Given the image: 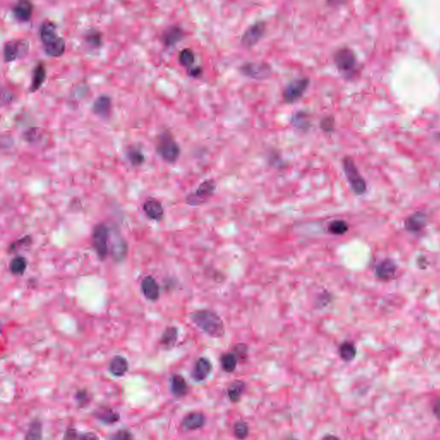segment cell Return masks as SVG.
<instances>
[{
	"instance_id": "1",
	"label": "cell",
	"mask_w": 440,
	"mask_h": 440,
	"mask_svg": "<svg viewBox=\"0 0 440 440\" xmlns=\"http://www.w3.org/2000/svg\"><path fill=\"white\" fill-rule=\"evenodd\" d=\"M190 319L197 328L214 339L223 337L225 324L219 316L210 310H199L191 313Z\"/></svg>"
},
{
	"instance_id": "2",
	"label": "cell",
	"mask_w": 440,
	"mask_h": 440,
	"mask_svg": "<svg viewBox=\"0 0 440 440\" xmlns=\"http://www.w3.org/2000/svg\"><path fill=\"white\" fill-rule=\"evenodd\" d=\"M40 37L43 49L47 55L59 58L65 52V41L58 33L56 24L50 20H46L41 24Z\"/></svg>"
},
{
	"instance_id": "3",
	"label": "cell",
	"mask_w": 440,
	"mask_h": 440,
	"mask_svg": "<svg viewBox=\"0 0 440 440\" xmlns=\"http://www.w3.org/2000/svg\"><path fill=\"white\" fill-rule=\"evenodd\" d=\"M157 153L163 160L169 164H174L178 160L181 155V148L171 132L165 131L159 135Z\"/></svg>"
},
{
	"instance_id": "4",
	"label": "cell",
	"mask_w": 440,
	"mask_h": 440,
	"mask_svg": "<svg viewBox=\"0 0 440 440\" xmlns=\"http://www.w3.org/2000/svg\"><path fill=\"white\" fill-rule=\"evenodd\" d=\"M342 167L346 180L353 192L357 195H362L366 191V182L358 172L355 163L350 157H345L342 160Z\"/></svg>"
},
{
	"instance_id": "5",
	"label": "cell",
	"mask_w": 440,
	"mask_h": 440,
	"mask_svg": "<svg viewBox=\"0 0 440 440\" xmlns=\"http://www.w3.org/2000/svg\"><path fill=\"white\" fill-rule=\"evenodd\" d=\"M109 238L110 232L109 227L105 224H98L95 226L91 243L95 251L101 260H105L109 253Z\"/></svg>"
},
{
	"instance_id": "6",
	"label": "cell",
	"mask_w": 440,
	"mask_h": 440,
	"mask_svg": "<svg viewBox=\"0 0 440 440\" xmlns=\"http://www.w3.org/2000/svg\"><path fill=\"white\" fill-rule=\"evenodd\" d=\"M216 183L213 180H205L196 190L186 197V202L191 206H198L206 202L214 194Z\"/></svg>"
},
{
	"instance_id": "7",
	"label": "cell",
	"mask_w": 440,
	"mask_h": 440,
	"mask_svg": "<svg viewBox=\"0 0 440 440\" xmlns=\"http://www.w3.org/2000/svg\"><path fill=\"white\" fill-rule=\"evenodd\" d=\"M335 66L341 74H350L356 67L355 53L349 47L339 48L334 54Z\"/></svg>"
},
{
	"instance_id": "8",
	"label": "cell",
	"mask_w": 440,
	"mask_h": 440,
	"mask_svg": "<svg viewBox=\"0 0 440 440\" xmlns=\"http://www.w3.org/2000/svg\"><path fill=\"white\" fill-rule=\"evenodd\" d=\"M239 70L244 77L255 80H267L272 74V67L266 62H247Z\"/></svg>"
},
{
	"instance_id": "9",
	"label": "cell",
	"mask_w": 440,
	"mask_h": 440,
	"mask_svg": "<svg viewBox=\"0 0 440 440\" xmlns=\"http://www.w3.org/2000/svg\"><path fill=\"white\" fill-rule=\"evenodd\" d=\"M30 43L26 40L16 39L6 41L4 46L3 55L5 62L14 61L23 58L29 52Z\"/></svg>"
},
{
	"instance_id": "10",
	"label": "cell",
	"mask_w": 440,
	"mask_h": 440,
	"mask_svg": "<svg viewBox=\"0 0 440 440\" xmlns=\"http://www.w3.org/2000/svg\"><path fill=\"white\" fill-rule=\"evenodd\" d=\"M310 83L311 81L309 78H302L289 83L282 93L284 102L288 104H291L300 100L305 94V91H307Z\"/></svg>"
},
{
	"instance_id": "11",
	"label": "cell",
	"mask_w": 440,
	"mask_h": 440,
	"mask_svg": "<svg viewBox=\"0 0 440 440\" xmlns=\"http://www.w3.org/2000/svg\"><path fill=\"white\" fill-rule=\"evenodd\" d=\"M267 29V24L264 21H257L250 25L242 35L241 44L245 48H251L257 44L263 37Z\"/></svg>"
},
{
	"instance_id": "12",
	"label": "cell",
	"mask_w": 440,
	"mask_h": 440,
	"mask_svg": "<svg viewBox=\"0 0 440 440\" xmlns=\"http://www.w3.org/2000/svg\"><path fill=\"white\" fill-rule=\"evenodd\" d=\"M34 6L30 1L21 0L12 7L14 18L20 23H28L32 18Z\"/></svg>"
},
{
	"instance_id": "13",
	"label": "cell",
	"mask_w": 440,
	"mask_h": 440,
	"mask_svg": "<svg viewBox=\"0 0 440 440\" xmlns=\"http://www.w3.org/2000/svg\"><path fill=\"white\" fill-rule=\"evenodd\" d=\"M141 290L144 298L150 301H157L160 296V287L153 276H146L141 281Z\"/></svg>"
},
{
	"instance_id": "14",
	"label": "cell",
	"mask_w": 440,
	"mask_h": 440,
	"mask_svg": "<svg viewBox=\"0 0 440 440\" xmlns=\"http://www.w3.org/2000/svg\"><path fill=\"white\" fill-rule=\"evenodd\" d=\"M144 214L151 219L159 221L164 217L165 212L162 203L155 198H148L143 204Z\"/></svg>"
},
{
	"instance_id": "15",
	"label": "cell",
	"mask_w": 440,
	"mask_h": 440,
	"mask_svg": "<svg viewBox=\"0 0 440 440\" xmlns=\"http://www.w3.org/2000/svg\"><path fill=\"white\" fill-rule=\"evenodd\" d=\"M404 226L406 230L411 233L421 232L426 226V215L423 211H416L406 218Z\"/></svg>"
},
{
	"instance_id": "16",
	"label": "cell",
	"mask_w": 440,
	"mask_h": 440,
	"mask_svg": "<svg viewBox=\"0 0 440 440\" xmlns=\"http://www.w3.org/2000/svg\"><path fill=\"white\" fill-rule=\"evenodd\" d=\"M212 370V364L208 358H200L195 362L192 373L193 379L196 382L204 381Z\"/></svg>"
},
{
	"instance_id": "17",
	"label": "cell",
	"mask_w": 440,
	"mask_h": 440,
	"mask_svg": "<svg viewBox=\"0 0 440 440\" xmlns=\"http://www.w3.org/2000/svg\"><path fill=\"white\" fill-rule=\"evenodd\" d=\"M397 266L391 259H385L376 267V275L382 280H390L396 274Z\"/></svg>"
},
{
	"instance_id": "18",
	"label": "cell",
	"mask_w": 440,
	"mask_h": 440,
	"mask_svg": "<svg viewBox=\"0 0 440 440\" xmlns=\"http://www.w3.org/2000/svg\"><path fill=\"white\" fill-rule=\"evenodd\" d=\"M184 36L182 28L176 25L169 27L162 35V41L166 47H173L177 44Z\"/></svg>"
},
{
	"instance_id": "19",
	"label": "cell",
	"mask_w": 440,
	"mask_h": 440,
	"mask_svg": "<svg viewBox=\"0 0 440 440\" xmlns=\"http://www.w3.org/2000/svg\"><path fill=\"white\" fill-rule=\"evenodd\" d=\"M92 109L95 114L100 117H109L112 109L111 98L106 95H102L97 97L93 103Z\"/></svg>"
},
{
	"instance_id": "20",
	"label": "cell",
	"mask_w": 440,
	"mask_h": 440,
	"mask_svg": "<svg viewBox=\"0 0 440 440\" xmlns=\"http://www.w3.org/2000/svg\"><path fill=\"white\" fill-rule=\"evenodd\" d=\"M205 423V418L204 414L198 413V412H194V413L187 414L183 418L182 425L183 428L189 430V431H194V430L203 427Z\"/></svg>"
},
{
	"instance_id": "21",
	"label": "cell",
	"mask_w": 440,
	"mask_h": 440,
	"mask_svg": "<svg viewBox=\"0 0 440 440\" xmlns=\"http://www.w3.org/2000/svg\"><path fill=\"white\" fill-rule=\"evenodd\" d=\"M47 78V70L42 62H39L33 70L32 80L30 85V91L36 92L41 88Z\"/></svg>"
},
{
	"instance_id": "22",
	"label": "cell",
	"mask_w": 440,
	"mask_h": 440,
	"mask_svg": "<svg viewBox=\"0 0 440 440\" xmlns=\"http://www.w3.org/2000/svg\"><path fill=\"white\" fill-rule=\"evenodd\" d=\"M129 368L128 362L123 356L115 355L112 358L109 363V372L115 377H122L125 375Z\"/></svg>"
},
{
	"instance_id": "23",
	"label": "cell",
	"mask_w": 440,
	"mask_h": 440,
	"mask_svg": "<svg viewBox=\"0 0 440 440\" xmlns=\"http://www.w3.org/2000/svg\"><path fill=\"white\" fill-rule=\"evenodd\" d=\"M171 391L176 397H183L188 393V385L184 378L179 374L171 378Z\"/></svg>"
},
{
	"instance_id": "24",
	"label": "cell",
	"mask_w": 440,
	"mask_h": 440,
	"mask_svg": "<svg viewBox=\"0 0 440 440\" xmlns=\"http://www.w3.org/2000/svg\"><path fill=\"white\" fill-rule=\"evenodd\" d=\"M178 339V329L176 327H168L162 335L160 343L166 349H171L176 345Z\"/></svg>"
},
{
	"instance_id": "25",
	"label": "cell",
	"mask_w": 440,
	"mask_h": 440,
	"mask_svg": "<svg viewBox=\"0 0 440 440\" xmlns=\"http://www.w3.org/2000/svg\"><path fill=\"white\" fill-rule=\"evenodd\" d=\"M111 255L115 261L120 262L123 261L127 252V247L125 241L121 238L115 239L110 248Z\"/></svg>"
},
{
	"instance_id": "26",
	"label": "cell",
	"mask_w": 440,
	"mask_h": 440,
	"mask_svg": "<svg viewBox=\"0 0 440 440\" xmlns=\"http://www.w3.org/2000/svg\"><path fill=\"white\" fill-rule=\"evenodd\" d=\"M291 124L297 129L307 131L311 126L308 114L305 111H298L291 117Z\"/></svg>"
},
{
	"instance_id": "27",
	"label": "cell",
	"mask_w": 440,
	"mask_h": 440,
	"mask_svg": "<svg viewBox=\"0 0 440 440\" xmlns=\"http://www.w3.org/2000/svg\"><path fill=\"white\" fill-rule=\"evenodd\" d=\"M245 384L240 380L232 382L227 390V395L231 402H238L240 401L241 396L244 393Z\"/></svg>"
},
{
	"instance_id": "28",
	"label": "cell",
	"mask_w": 440,
	"mask_h": 440,
	"mask_svg": "<svg viewBox=\"0 0 440 440\" xmlns=\"http://www.w3.org/2000/svg\"><path fill=\"white\" fill-rule=\"evenodd\" d=\"M64 440H99L94 432H81L75 429H68L64 435Z\"/></svg>"
},
{
	"instance_id": "29",
	"label": "cell",
	"mask_w": 440,
	"mask_h": 440,
	"mask_svg": "<svg viewBox=\"0 0 440 440\" xmlns=\"http://www.w3.org/2000/svg\"><path fill=\"white\" fill-rule=\"evenodd\" d=\"M28 261L24 256H16L12 259L9 264L11 273L14 275H22L27 269Z\"/></svg>"
},
{
	"instance_id": "30",
	"label": "cell",
	"mask_w": 440,
	"mask_h": 440,
	"mask_svg": "<svg viewBox=\"0 0 440 440\" xmlns=\"http://www.w3.org/2000/svg\"><path fill=\"white\" fill-rule=\"evenodd\" d=\"M339 353H340V358H342L346 362H350L353 360L357 354V349L355 346L352 342H343L340 345L339 347Z\"/></svg>"
},
{
	"instance_id": "31",
	"label": "cell",
	"mask_w": 440,
	"mask_h": 440,
	"mask_svg": "<svg viewBox=\"0 0 440 440\" xmlns=\"http://www.w3.org/2000/svg\"><path fill=\"white\" fill-rule=\"evenodd\" d=\"M97 418L105 424H113L119 420L120 415L111 408H103L97 411Z\"/></svg>"
},
{
	"instance_id": "32",
	"label": "cell",
	"mask_w": 440,
	"mask_h": 440,
	"mask_svg": "<svg viewBox=\"0 0 440 440\" xmlns=\"http://www.w3.org/2000/svg\"><path fill=\"white\" fill-rule=\"evenodd\" d=\"M220 363L226 373H232L235 371L238 364V357L236 356L235 353L227 352L222 355L220 358Z\"/></svg>"
},
{
	"instance_id": "33",
	"label": "cell",
	"mask_w": 440,
	"mask_h": 440,
	"mask_svg": "<svg viewBox=\"0 0 440 440\" xmlns=\"http://www.w3.org/2000/svg\"><path fill=\"white\" fill-rule=\"evenodd\" d=\"M178 60L182 66L188 68V70H189L195 61V55L190 48H184L178 54Z\"/></svg>"
},
{
	"instance_id": "34",
	"label": "cell",
	"mask_w": 440,
	"mask_h": 440,
	"mask_svg": "<svg viewBox=\"0 0 440 440\" xmlns=\"http://www.w3.org/2000/svg\"><path fill=\"white\" fill-rule=\"evenodd\" d=\"M41 433H42L41 423L39 420H34L28 429L25 440H41L42 437Z\"/></svg>"
},
{
	"instance_id": "35",
	"label": "cell",
	"mask_w": 440,
	"mask_h": 440,
	"mask_svg": "<svg viewBox=\"0 0 440 440\" xmlns=\"http://www.w3.org/2000/svg\"><path fill=\"white\" fill-rule=\"evenodd\" d=\"M126 158L133 166H140L144 162V155L136 148H131L126 151Z\"/></svg>"
},
{
	"instance_id": "36",
	"label": "cell",
	"mask_w": 440,
	"mask_h": 440,
	"mask_svg": "<svg viewBox=\"0 0 440 440\" xmlns=\"http://www.w3.org/2000/svg\"><path fill=\"white\" fill-rule=\"evenodd\" d=\"M85 41L91 47H99L103 43V35L98 30H91L85 34Z\"/></svg>"
},
{
	"instance_id": "37",
	"label": "cell",
	"mask_w": 440,
	"mask_h": 440,
	"mask_svg": "<svg viewBox=\"0 0 440 440\" xmlns=\"http://www.w3.org/2000/svg\"><path fill=\"white\" fill-rule=\"evenodd\" d=\"M328 230L334 235H343L348 231V225L344 220H335L330 223Z\"/></svg>"
},
{
	"instance_id": "38",
	"label": "cell",
	"mask_w": 440,
	"mask_h": 440,
	"mask_svg": "<svg viewBox=\"0 0 440 440\" xmlns=\"http://www.w3.org/2000/svg\"><path fill=\"white\" fill-rule=\"evenodd\" d=\"M250 432L249 425L243 420L238 421L234 425V434L239 440H244L248 437Z\"/></svg>"
},
{
	"instance_id": "39",
	"label": "cell",
	"mask_w": 440,
	"mask_h": 440,
	"mask_svg": "<svg viewBox=\"0 0 440 440\" xmlns=\"http://www.w3.org/2000/svg\"><path fill=\"white\" fill-rule=\"evenodd\" d=\"M31 243H32L31 237H30V236L24 237V238H21V239H18V241H16L14 243H12V244L10 245L9 248H8V252H16L17 250H20V248L27 246V245H29V244H31Z\"/></svg>"
},
{
	"instance_id": "40",
	"label": "cell",
	"mask_w": 440,
	"mask_h": 440,
	"mask_svg": "<svg viewBox=\"0 0 440 440\" xmlns=\"http://www.w3.org/2000/svg\"><path fill=\"white\" fill-rule=\"evenodd\" d=\"M320 127L323 132H333L335 130V117H333L332 115H328V116L323 117L321 120Z\"/></svg>"
},
{
	"instance_id": "41",
	"label": "cell",
	"mask_w": 440,
	"mask_h": 440,
	"mask_svg": "<svg viewBox=\"0 0 440 440\" xmlns=\"http://www.w3.org/2000/svg\"><path fill=\"white\" fill-rule=\"evenodd\" d=\"M110 440H133V437L129 431L123 429L112 435Z\"/></svg>"
},
{
	"instance_id": "42",
	"label": "cell",
	"mask_w": 440,
	"mask_h": 440,
	"mask_svg": "<svg viewBox=\"0 0 440 440\" xmlns=\"http://www.w3.org/2000/svg\"><path fill=\"white\" fill-rule=\"evenodd\" d=\"M247 350H248V348H247L246 345L239 344V345L236 346V356H237V357H238V356H241L242 358H244V356L247 354Z\"/></svg>"
},
{
	"instance_id": "43",
	"label": "cell",
	"mask_w": 440,
	"mask_h": 440,
	"mask_svg": "<svg viewBox=\"0 0 440 440\" xmlns=\"http://www.w3.org/2000/svg\"><path fill=\"white\" fill-rule=\"evenodd\" d=\"M203 70L200 66L197 67L191 68L188 70V74L189 76L192 78H199L202 75Z\"/></svg>"
},
{
	"instance_id": "44",
	"label": "cell",
	"mask_w": 440,
	"mask_h": 440,
	"mask_svg": "<svg viewBox=\"0 0 440 440\" xmlns=\"http://www.w3.org/2000/svg\"><path fill=\"white\" fill-rule=\"evenodd\" d=\"M432 411H433L435 417L437 418V420L440 421V399L437 400V402H435Z\"/></svg>"
},
{
	"instance_id": "45",
	"label": "cell",
	"mask_w": 440,
	"mask_h": 440,
	"mask_svg": "<svg viewBox=\"0 0 440 440\" xmlns=\"http://www.w3.org/2000/svg\"><path fill=\"white\" fill-rule=\"evenodd\" d=\"M322 440H340L335 435L328 434L326 435L325 437H323Z\"/></svg>"
},
{
	"instance_id": "46",
	"label": "cell",
	"mask_w": 440,
	"mask_h": 440,
	"mask_svg": "<svg viewBox=\"0 0 440 440\" xmlns=\"http://www.w3.org/2000/svg\"><path fill=\"white\" fill-rule=\"evenodd\" d=\"M288 440H297V439H294V438H291V439H288Z\"/></svg>"
}]
</instances>
